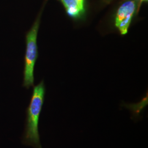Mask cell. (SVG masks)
Masks as SVG:
<instances>
[{
	"label": "cell",
	"instance_id": "1",
	"mask_svg": "<svg viewBox=\"0 0 148 148\" xmlns=\"http://www.w3.org/2000/svg\"><path fill=\"white\" fill-rule=\"evenodd\" d=\"M45 90L43 81L34 87L30 104L27 109L26 123L22 143L34 148H42L38 132V123L44 102Z\"/></svg>",
	"mask_w": 148,
	"mask_h": 148
},
{
	"label": "cell",
	"instance_id": "2",
	"mask_svg": "<svg viewBox=\"0 0 148 148\" xmlns=\"http://www.w3.org/2000/svg\"><path fill=\"white\" fill-rule=\"evenodd\" d=\"M40 25V19L35 22L26 37V53L24 72L23 86L29 88L34 85V66L37 57V36Z\"/></svg>",
	"mask_w": 148,
	"mask_h": 148
},
{
	"label": "cell",
	"instance_id": "3",
	"mask_svg": "<svg viewBox=\"0 0 148 148\" xmlns=\"http://www.w3.org/2000/svg\"><path fill=\"white\" fill-rule=\"evenodd\" d=\"M136 5L133 1H127L120 7L117 13L115 25L121 34L124 35L127 30L135 11Z\"/></svg>",
	"mask_w": 148,
	"mask_h": 148
},
{
	"label": "cell",
	"instance_id": "4",
	"mask_svg": "<svg viewBox=\"0 0 148 148\" xmlns=\"http://www.w3.org/2000/svg\"><path fill=\"white\" fill-rule=\"evenodd\" d=\"M69 16L77 17L84 12L79 7L77 0H62Z\"/></svg>",
	"mask_w": 148,
	"mask_h": 148
},
{
	"label": "cell",
	"instance_id": "5",
	"mask_svg": "<svg viewBox=\"0 0 148 148\" xmlns=\"http://www.w3.org/2000/svg\"><path fill=\"white\" fill-rule=\"evenodd\" d=\"M147 104V97L143 99L141 102L138 104H127L126 107L128 108L131 111L132 114V119L135 121H137L138 120L140 119V113L143 108Z\"/></svg>",
	"mask_w": 148,
	"mask_h": 148
},
{
	"label": "cell",
	"instance_id": "6",
	"mask_svg": "<svg viewBox=\"0 0 148 148\" xmlns=\"http://www.w3.org/2000/svg\"><path fill=\"white\" fill-rule=\"evenodd\" d=\"M79 5V7L81 10L83 12H84V0H77Z\"/></svg>",
	"mask_w": 148,
	"mask_h": 148
},
{
	"label": "cell",
	"instance_id": "7",
	"mask_svg": "<svg viewBox=\"0 0 148 148\" xmlns=\"http://www.w3.org/2000/svg\"><path fill=\"white\" fill-rule=\"evenodd\" d=\"M142 1H143V0H142Z\"/></svg>",
	"mask_w": 148,
	"mask_h": 148
}]
</instances>
